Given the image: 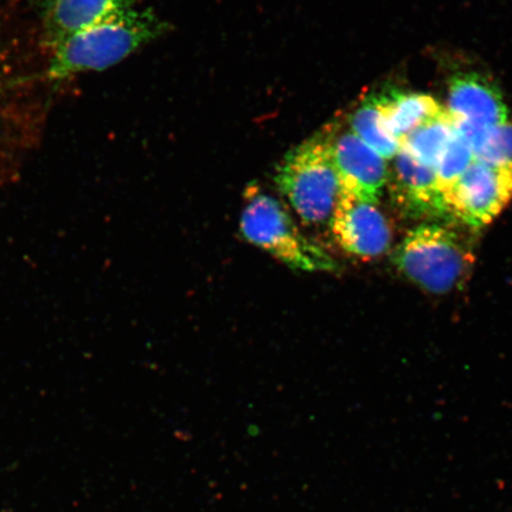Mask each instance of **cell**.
<instances>
[{
  "label": "cell",
  "mask_w": 512,
  "mask_h": 512,
  "mask_svg": "<svg viewBox=\"0 0 512 512\" xmlns=\"http://www.w3.org/2000/svg\"><path fill=\"white\" fill-rule=\"evenodd\" d=\"M168 30L169 25L155 12L134 5L51 49L50 78L62 80L91 70L110 68Z\"/></svg>",
  "instance_id": "cell-1"
},
{
  "label": "cell",
  "mask_w": 512,
  "mask_h": 512,
  "mask_svg": "<svg viewBox=\"0 0 512 512\" xmlns=\"http://www.w3.org/2000/svg\"><path fill=\"white\" fill-rule=\"evenodd\" d=\"M240 234L251 245L273 256L293 271L331 273L338 264L303 234L278 198L249 185L240 220Z\"/></svg>",
  "instance_id": "cell-2"
},
{
  "label": "cell",
  "mask_w": 512,
  "mask_h": 512,
  "mask_svg": "<svg viewBox=\"0 0 512 512\" xmlns=\"http://www.w3.org/2000/svg\"><path fill=\"white\" fill-rule=\"evenodd\" d=\"M331 132L294 147L278 165L274 182L306 226H322L334 213L338 182L331 157Z\"/></svg>",
  "instance_id": "cell-3"
},
{
  "label": "cell",
  "mask_w": 512,
  "mask_h": 512,
  "mask_svg": "<svg viewBox=\"0 0 512 512\" xmlns=\"http://www.w3.org/2000/svg\"><path fill=\"white\" fill-rule=\"evenodd\" d=\"M473 261V254L458 234L437 223L420 224L392 252L396 270L433 294H445L463 285Z\"/></svg>",
  "instance_id": "cell-4"
},
{
  "label": "cell",
  "mask_w": 512,
  "mask_h": 512,
  "mask_svg": "<svg viewBox=\"0 0 512 512\" xmlns=\"http://www.w3.org/2000/svg\"><path fill=\"white\" fill-rule=\"evenodd\" d=\"M512 201V170L475 160L446 198L451 215L471 228L494 221Z\"/></svg>",
  "instance_id": "cell-5"
},
{
  "label": "cell",
  "mask_w": 512,
  "mask_h": 512,
  "mask_svg": "<svg viewBox=\"0 0 512 512\" xmlns=\"http://www.w3.org/2000/svg\"><path fill=\"white\" fill-rule=\"evenodd\" d=\"M331 230L343 251L364 260L379 258L392 245V228L375 204L338 190Z\"/></svg>",
  "instance_id": "cell-6"
},
{
  "label": "cell",
  "mask_w": 512,
  "mask_h": 512,
  "mask_svg": "<svg viewBox=\"0 0 512 512\" xmlns=\"http://www.w3.org/2000/svg\"><path fill=\"white\" fill-rule=\"evenodd\" d=\"M330 145L338 190L377 206L388 183L387 160L377 155L351 131L337 136L331 133Z\"/></svg>",
  "instance_id": "cell-7"
},
{
  "label": "cell",
  "mask_w": 512,
  "mask_h": 512,
  "mask_svg": "<svg viewBox=\"0 0 512 512\" xmlns=\"http://www.w3.org/2000/svg\"><path fill=\"white\" fill-rule=\"evenodd\" d=\"M387 187L396 206L412 219L452 217L435 171L401 147L393 165L389 166Z\"/></svg>",
  "instance_id": "cell-8"
},
{
  "label": "cell",
  "mask_w": 512,
  "mask_h": 512,
  "mask_svg": "<svg viewBox=\"0 0 512 512\" xmlns=\"http://www.w3.org/2000/svg\"><path fill=\"white\" fill-rule=\"evenodd\" d=\"M447 104L446 111L454 123L495 127L509 120L499 88L476 72L453 75L448 83Z\"/></svg>",
  "instance_id": "cell-9"
},
{
  "label": "cell",
  "mask_w": 512,
  "mask_h": 512,
  "mask_svg": "<svg viewBox=\"0 0 512 512\" xmlns=\"http://www.w3.org/2000/svg\"><path fill=\"white\" fill-rule=\"evenodd\" d=\"M133 0H43L49 47L133 8Z\"/></svg>",
  "instance_id": "cell-10"
},
{
  "label": "cell",
  "mask_w": 512,
  "mask_h": 512,
  "mask_svg": "<svg viewBox=\"0 0 512 512\" xmlns=\"http://www.w3.org/2000/svg\"><path fill=\"white\" fill-rule=\"evenodd\" d=\"M376 105L384 128L399 144L416 128L445 111L430 95L400 91L376 94Z\"/></svg>",
  "instance_id": "cell-11"
},
{
  "label": "cell",
  "mask_w": 512,
  "mask_h": 512,
  "mask_svg": "<svg viewBox=\"0 0 512 512\" xmlns=\"http://www.w3.org/2000/svg\"><path fill=\"white\" fill-rule=\"evenodd\" d=\"M454 134H456V128L445 108L439 117L427 121L403 138L400 147L411 153L421 164L435 170Z\"/></svg>",
  "instance_id": "cell-12"
},
{
  "label": "cell",
  "mask_w": 512,
  "mask_h": 512,
  "mask_svg": "<svg viewBox=\"0 0 512 512\" xmlns=\"http://www.w3.org/2000/svg\"><path fill=\"white\" fill-rule=\"evenodd\" d=\"M349 123L351 132L383 159L392 160L398 155L400 144L382 124L377 110L376 94L363 100L361 106L352 113Z\"/></svg>",
  "instance_id": "cell-13"
},
{
  "label": "cell",
  "mask_w": 512,
  "mask_h": 512,
  "mask_svg": "<svg viewBox=\"0 0 512 512\" xmlns=\"http://www.w3.org/2000/svg\"><path fill=\"white\" fill-rule=\"evenodd\" d=\"M476 158L469 144L459 136L456 131L450 144L447 145L443 156H441L437 168H435V176L439 189L443 192L445 200L454 188L465 171L475 162ZM447 203V202H446Z\"/></svg>",
  "instance_id": "cell-14"
},
{
  "label": "cell",
  "mask_w": 512,
  "mask_h": 512,
  "mask_svg": "<svg viewBox=\"0 0 512 512\" xmlns=\"http://www.w3.org/2000/svg\"><path fill=\"white\" fill-rule=\"evenodd\" d=\"M479 162L512 170V123L490 127L482 146L475 153Z\"/></svg>",
  "instance_id": "cell-15"
}]
</instances>
